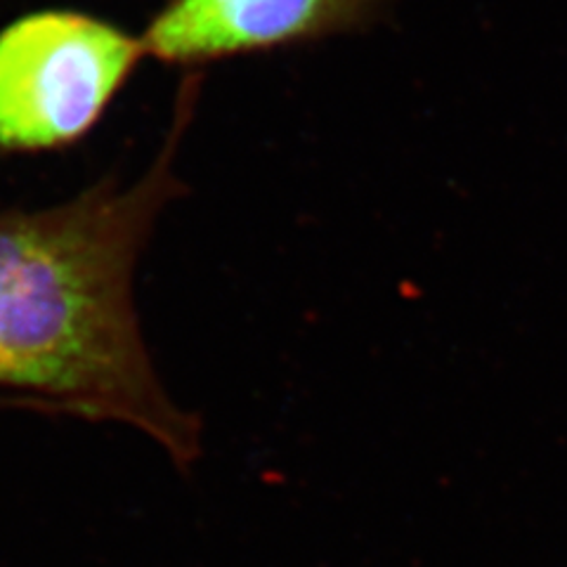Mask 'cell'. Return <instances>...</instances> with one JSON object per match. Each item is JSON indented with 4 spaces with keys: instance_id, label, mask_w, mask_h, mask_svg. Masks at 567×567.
<instances>
[{
    "instance_id": "obj_1",
    "label": "cell",
    "mask_w": 567,
    "mask_h": 567,
    "mask_svg": "<svg viewBox=\"0 0 567 567\" xmlns=\"http://www.w3.org/2000/svg\"><path fill=\"white\" fill-rule=\"evenodd\" d=\"M175 142L133 185L0 216V385L48 412L128 425L187 473L202 421L158 381L135 310L137 260L183 192Z\"/></svg>"
},
{
    "instance_id": "obj_2",
    "label": "cell",
    "mask_w": 567,
    "mask_h": 567,
    "mask_svg": "<svg viewBox=\"0 0 567 567\" xmlns=\"http://www.w3.org/2000/svg\"><path fill=\"white\" fill-rule=\"evenodd\" d=\"M145 55L142 41L76 12H39L0 33V150H50L91 131Z\"/></svg>"
},
{
    "instance_id": "obj_3",
    "label": "cell",
    "mask_w": 567,
    "mask_h": 567,
    "mask_svg": "<svg viewBox=\"0 0 567 567\" xmlns=\"http://www.w3.org/2000/svg\"><path fill=\"white\" fill-rule=\"evenodd\" d=\"M390 0H171L145 35L168 64L216 62L310 43L374 22Z\"/></svg>"
}]
</instances>
